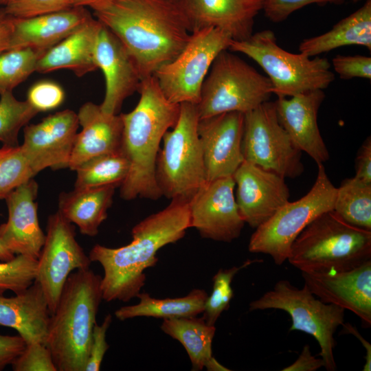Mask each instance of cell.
<instances>
[{
	"label": "cell",
	"instance_id": "20",
	"mask_svg": "<svg viewBox=\"0 0 371 371\" xmlns=\"http://www.w3.org/2000/svg\"><path fill=\"white\" fill-rule=\"evenodd\" d=\"M95 58L106 82L100 107L104 113L118 114L124 100L138 91L142 80L139 69L124 44L103 25L98 35Z\"/></svg>",
	"mask_w": 371,
	"mask_h": 371
},
{
	"label": "cell",
	"instance_id": "18",
	"mask_svg": "<svg viewBox=\"0 0 371 371\" xmlns=\"http://www.w3.org/2000/svg\"><path fill=\"white\" fill-rule=\"evenodd\" d=\"M243 125L244 113L240 112L199 119L197 130L207 181L233 176L244 161L241 148Z\"/></svg>",
	"mask_w": 371,
	"mask_h": 371
},
{
	"label": "cell",
	"instance_id": "39",
	"mask_svg": "<svg viewBox=\"0 0 371 371\" xmlns=\"http://www.w3.org/2000/svg\"><path fill=\"white\" fill-rule=\"evenodd\" d=\"M72 7L71 0H10L3 6L14 18H30Z\"/></svg>",
	"mask_w": 371,
	"mask_h": 371
},
{
	"label": "cell",
	"instance_id": "37",
	"mask_svg": "<svg viewBox=\"0 0 371 371\" xmlns=\"http://www.w3.org/2000/svg\"><path fill=\"white\" fill-rule=\"evenodd\" d=\"M38 259L16 255L8 261H0V295L7 291L19 293L35 280Z\"/></svg>",
	"mask_w": 371,
	"mask_h": 371
},
{
	"label": "cell",
	"instance_id": "12",
	"mask_svg": "<svg viewBox=\"0 0 371 371\" xmlns=\"http://www.w3.org/2000/svg\"><path fill=\"white\" fill-rule=\"evenodd\" d=\"M241 148L244 161L284 179L300 177L304 170L302 152L280 124L275 102L244 113Z\"/></svg>",
	"mask_w": 371,
	"mask_h": 371
},
{
	"label": "cell",
	"instance_id": "5",
	"mask_svg": "<svg viewBox=\"0 0 371 371\" xmlns=\"http://www.w3.org/2000/svg\"><path fill=\"white\" fill-rule=\"evenodd\" d=\"M371 260V231L352 225L333 210L311 222L293 243L287 260L301 271H341Z\"/></svg>",
	"mask_w": 371,
	"mask_h": 371
},
{
	"label": "cell",
	"instance_id": "14",
	"mask_svg": "<svg viewBox=\"0 0 371 371\" xmlns=\"http://www.w3.org/2000/svg\"><path fill=\"white\" fill-rule=\"evenodd\" d=\"M234 188L232 176L207 181L189 200L190 227L201 237L230 243L240 236L245 223Z\"/></svg>",
	"mask_w": 371,
	"mask_h": 371
},
{
	"label": "cell",
	"instance_id": "3",
	"mask_svg": "<svg viewBox=\"0 0 371 371\" xmlns=\"http://www.w3.org/2000/svg\"><path fill=\"white\" fill-rule=\"evenodd\" d=\"M138 91L140 98L134 109L120 114L121 150L129 162L120 196L124 200L137 197L157 200L162 196L155 177L159 146L164 133L175 125L180 104L165 97L153 75L142 80Z\"/></svg>",
	"mask_w": 371,
	"mask_h": 371
},
{
	"label": "cell",
	"instance_id": "51",
	"mask_svg": "<svg viewBox=\"0 0 371 371\" xmlns=\"http://www.w3.org/2000/svg\"><path fill=\"white\" fill-rule=\"evenodd\" d=\"M10 0H0V5L5 6Z\"/></svg>",
	"mask_w": 371,
	"mask_h": 371
},
{
	"label": "cell",
	"instance_id": "15",
	"mask_svg": "<svg viewBox=\"0 0 371 371\" xmlns=\"http://www.w3.org/2000/svg\"><path fill=\"white\" fill-rule=\"evenodd\" d=\"M78 125L77 113L65 109L24 126L20 146L34 176L47 168H68Z\"/></svg>",
	"mask_w": 371,
	"mask_h": 371
},
{
	"label": "cell",
	"instance_id": "40",
	"mask_svg": "<svg viewBox=\"0 0 371 371\" xmlns=\"http://www.w3.org/2000/svg\"><path fill=\"white\" fill-rule=\"evenodd\" d=\"M65 99L63 88L51 80H42L33 85L28 90L27 101L38 113L56 109Z\"/></svg>",
	"mask_w": 371,
	"mask_h": 371
},
{
	"label": "cell",
	"instance_id": "6",
	"mask_svg": "<svg viewBox=\"0 0 371 371\" xmlns=\"http://www.w3.org/2000/svg\"><path fill=\"white\" fill-rule=\"evenodd\" d=\"M228 50L244 54L256 62L267 74L272 93L278 97L324 90L335 79L326 58H311L300 52L293 54L283 49L270 30L252 34L244 41L232 40Z\"/></svg>",
	"mask_w": 371,
	"mask_h": 371
},
{
	"label": "cell",
	"instance_id": "1",
	"mask_svg": "<svg viewBox=\"0 0 371 371\" xmlns=\"http://www.w3.org/2000/svg\"><path fill=\"white\" fill-rule=\"evenodd\" d=\"M89 7L124 44L142 79L172 60L191 35L177 5L167 0H103Z\"/></svg>",
	"mask_w": 371,
	"mask_h": 371
},
{
	"label": "cell",
	"instance_id": "52",
	"mask_svg": "<svg viewBox=\"0 0 371 371\" xmlns=\"http://www.w3.org/2000/svg\"><path fill=\"white\" fill-rule=\"evenodd\" d=\"M167 1L177 4V2L178 0H167Z\"/></svg>",
	"mask_w": 371,
	"mask_h": 371
},
{
	"label": "cell",
	"instance_id": "34",
	"mask_svg": "<svg viewBox=\"0 0 371 371\" xmlns=\"http://www.w3.org/2000/svg\"><path fill=\"white\" fill-rule=\"evenodd\" d=\"M38 113L27 100H18L12 91L0 94V142L3 146H19L21 128Z\"/></svg>",
	"mask_w": 371,
	"mask_h": 371
},
{
	"label": "cell",
	"instance_id": "27",
	"mask_svg": "<svg viewBox=\"0 0 371 371\" xmlns=\"http://www.w3.org/2000/svg\"><path fill=\"white\" fill-rule=\"evenodd\" d=\"M115 188L105 186L62 192L58 211L69 222L77 225L81 234L93 237L107 218Z\"/></svg>",
	"mask_w": 371,
	"mask_h": 371
},
{
	"label": "cell",
	"instance_id": "4",
	"mask_svg": "<svg viewBox=\"0 0 371 371\" xmlns=\"http://www.w3.org/2000/svg\"><path fill=\"white\" fill-rule=\"evenodd\" d=\"M102 277L90 268L68 277L51 315L45 345L57 371H85L93 329L102 299Z\"/></svg>",
	"mask_w": 371,
	"mask_h": 371
},
{
	"label": "cell",
	"instance_id": "19",
	"mask_svg": "<svg viewBox=\"0 0 371 371\" xmlns=\"http://www.w3.org/2000/svg\"><path fill=\"white\" fill-rule=\"evenodd\" d=\"M264 0H178L177 5L192 33L214 27L233 41L247 39L253 34L255 17Z\"/></svg>",
	"mask_w": 371,
	"mask_h": 371
},
{
	"label": "cell",
	"instance_id": "41",
	"mask_svg": "<svg viewBox=\"0 0 371 371\" xmlns=\"http://www.w3.org/2000/svg\"><path fill=\"white\" fill-rule=\"evenodd\" d=\"M332 64L341 79H371V58L369 56L337 55L333 58Z\"/></svg>",
	"mask_w": 371,
	"mask_h": 371
},
{
	"label": "cell",
	"instance_id": "22",
	"mask_svg": "<svg viewBox=\"0 0 371 371\" xmlns=\"http://www.w3.org/2000/svg\"><path fill=\"white\" fill-rule=\"evenodd\" d=\"M325 98L322 89L286 97L275 101L278 120L293 144L317 164L329 159V152L321 135L317 115Z\"/></svg>",
	"mask_w": 371,
	"mask_h": 371
},
{
	"label": "cell",
	"instance_id": "9",
	"mask_svg": "<svg viewBox=\"0 0 371 371\" xmlns=\"http://www.w3.org/2000/svg\"><path fill=\"white\" fill-rule=\"evenodd\" d=\"M317 168L315 181L306 194L286 202L256 228L248 245L250 252L267 254L276 265H282L302 231L320 214L333 210L337 188L328 178L324 164H317Z\"/></svg>",
	"mask_w": 371,
	"mask_h": 371
},
{
	"label": "cell",
	"instance_id": "25",
	"mask_svg": "<svg viewBox=\"0 0 371 371\" xmlns=\"http://www.w3.org/2000/svg\"><path fill=\"white\" fill-rule=\"evenodd\" d=\"M14 296L0 295V326L18 332L26 344H45L51 316L40 284L34 282Z\"/></svg>",
	"mask_w": 371,
	"mask_h": 371
},
{
	"label": "cell",
	"instance_id": "44",
	"mask_svg": "<svg viewBox=\"0 0 371 371\" xmlns=\"http://www.w3.org/2000/svg\"><path fill=\"white\" fill-rule=\"evenodd\" d=\"M25 346L26 343L19 335H0V371L11 365Z\"/></svg>",
	"mask_w": 371,
	"mask_h": 371
},
{
	"label": "cell",
	"instance_id": "43",
	"mask_svg": "<svg viewBox=\"0 0 371 371\" xmlns=\"http://www.w3.org/2000/svg\"><path fill=\"white\" fill-rule=\"evenodd\" d=\"M111 322V315L108 314L105 316L101 324L99 325L97 323L95 324L85 371L100 370L104 356L109 348L106 337V332Z\"/></svg>",
	"mask_w": 371,
	"mask_h": 371
},
{
	"label": "cell",
	"instance_id": "53",
	"mask_svg": "<svg viewBox=\"0 0 371 371\" xmlns=\"http://www.w3.org/2000/svg\"><path fill=\"white\" fill-rule=\"evenodd\" d=\"M350 1H353V2H357V1H360V0H350Z\"/></svg>",
	"mask_w": 371,
	"mask_h": 371
},
{
	"label": "cell",
	"instance_id": "31",
	"mask_svg": "<svg viewBox=\"0 0 371 371\" xmlns=\"http://www.w3.org/2000/svg\"><path fill=\"white\" fill-rule=\"evenodd\" d=\"M333 211L348 223L371 231V183L355 177L342 181Z\"/></svg>",
	"mask_w": 371,
	"mask_h": 371
},
{
	"label": "cell",
	"instance_id": "30",
	"mask_svg": "<svg viewBox=\"0 0 371 371\" xmlns=\"http://www.w3.org/2000/svg\"><path fill=\"white\" fill-rule=\"evenodd\" d=\"M208 295L203 289H195L187 295L157 299L148 293L140 292L137 304L122 306L115 312L117 319L124 321L137 317H153L168 319L179 317H194L204 311Z\"/></svg>",
	"mask_w": 371,
	"mask_h": 371
},
{
	"label": "cell",
	"instance_id": "48",
	"mask_svg": "<svg viewBox=\"0 0 371 371\" xmlns=\"http://www.w3.org/2000/svg\"><path fill=\"white\" fill-rule=\"evenodd\" d=\"M344 329L346 332L349 334L354 335L357 339L360 341L362 346L364 347L366 354V363L363 367V371H370L371 370V345L370 344L364 339L361 333L357 330V328L351 325L350 323L343 324Z\"/></svg>",
	"mask_w": 371,
	"mask_h": 371
},
{
	"label": "cell",
	"instance_id": "26",
	"mask_svg": "<svg viewBox=\"0 0 371 371\" xmlns=\"http://www.w3.org/2000/svg\"><path fill=\"white\" fill-rule=\"evenodd\" d=\"M102 24L90 18L77 30L47 50L38 60L36 71L67 69L78 77L98 69L95 49Z\"/></svg>",
	"mask_w": 371,
	"mask_h": 371
},
{
	"label": "cell",
	"instance_id": "38",
	"mask_svg": "<svg viewBox=\"0 0 371 371\" xmlns=\"http://www.w3.org/2000/svg\"><path fill=\"white\" fill-rule=\"evenodd\" d=\"M14 371H57L52 354L45 344H26L11 364Z\"/></svg>",
	"mask_w": 371,
	"mask_h": 371
},
{
	"label": "cell",
	"instance_id": "47",
	"mask_svg": "<svg viewBox=\"0 0 371 371\" xmlns=\"http://www.w3.org/2000/svg\"><path fill=\"white\" fill-rule=\"evenodd\" d=\"M14 27V17L0 8V53L8 49Z\"/></svg>",
	"mask_w": 371,
	"mask_h": 371
},
{
	"label": "cell",
	"instance_id": "21",
	"mask_svg": "<svg viewBox=\"0 0 371 371\" xmlns=\"http://www.w3.org/2000/svg\"><path fill=\"white\" fill-rule=\"evenodd\" d=\"M38 184L32 178L17 187L5 199L8 220L0 225V240L14 255H26L38 259L45 234L38 223Z\"/></svg>",
	"mask_w": 371,
	"mask_h": 371
},
{
	"label": "cell",
	"instance_id": "32",
	"mask_svg": "<svg viewBox=\"0 0 371 371\" xmlns=\"http://www.w3.org/2000/svg\"><path fill=\"white\" fill-rule=\"evenodd\" d=\"M74 188L113 186L120 187L129 171V162L122 150L92 157L76 170Z\"/></svg>",
	"mask_w": 371,
	"mask_h": 371
},
{
	"label": "cell",
	"instance_id": "7",
	"mask_svg": "<svg viewBox=\"0 0 371 371\" xmlns=\"http://www.w3.org/2000/svg\"><path fill=\"white\" fill-rule=\"evenodd\" d=\"M199 120L196 105L181 103L175 125L163 136L155 177L162 196L167 199L190 200L207 181Z\"/></svg>",
	"mask_w": 371,
	"mask_h": 371
},
{
	"label": "cell",
	"instance_id": "45",
	"mask_svg": "<svg viewBox=\"0 0 371 371\" xmlns=\"http://www.w3.org/2000/svg\"><path fill=\"white\" fill-rule=\"evenodd\" d=\"M355 177L371 183V137H368L359 148L355 158Z\"/></svg>",
	"mask_w": 371,
	"mask_h": 371
},
{
	"label": "cell",
	"instance_id": "46",
	"mask_svg": "<svg viewBox=\"0 0 371 371\" xmlns=\"http://www.w3.org/2000/svg\"><path fill=\"white\" fill-rule=\"evenodd\" d=\"M324 366L323 359L314 357L309 345H305L296 361L282 371H315Z\"/></svg>",
	"mask_w": 371,
	"mask_h": 371
},
{
	"label": "cell",
	"instance_id": "24",
	"mask_svg": "<svg viewBox=\"0 0 371 371\" xmlns=\"http://www.w3.org/2000/svg\"><path fill=\"white\" fill-rule=\"evenodd\" d=\"M91 17L84 6H72L30 18L14 17L8 50L30 47L46 52Z\"/></svg>",
	"mask_w": 371,
	"mask_h": 371
},
{
	"label": "cell",
	"instance_id": "2",
	"mask_svg": "<svg viewBox=\"0 0 371 371\" xmlns=\"http://www.w3.org/2000/svg\"><path fill=\"white\" fill-rule=\"evenodd\" d=\"M190 228L189 200L174 199L162 210L150 214L132 229V241L117 248L99 244L89 257L102 267V299L128 302L140 293L146 282L144 271L158 262L163 247L181 239Z\"/></svg>",
	"mask_w": 371,
	"mask_h": 371
},
{
	"label": "cell",
	"instance_id": "13",
	"mask_svg": "<svg viewBox=\"0 0 371 371\" xmlns=\"http://www.w3.org/2000/svg\"><path fill=\"white\" fill-rule=\"evenodd\" d=\"M46 231L35 281L43 291L52 315L69 276L74 270L89 269L92 262L76 240L73 224L58 211L48 217Z\"/></svg>",
	"mask_w": 371,
	"mask_h": 371
},
{
	"label": "cell",
	"instance_id": "11",
	"mask_svg": "<svg viewBox=\"0 0 371 371\" xmlns=\"http://www.w3.org/2000/svg\"><path fill=\"white\" fill-rule=\"evenodd\" d=\"M232 41L227 33L214 27L192 32L181 52L153 74L165 97L175 104H197L214 60L228 49Z\"/></svg>",
	"mask_w": 371,
	"mask_h": 371
},
{
	"label": "cell",
	"instance_id": "16",
	"mask_svg": "<svg viewBox=\"0 0 371 371\" xmlns=\"http://www.w3.org/2000/svg\"><path fill=\"white\" fill-rule=\"evenodd\" d=\"M304 284L317 298L348 310L371 326V260L349 270L301 271Z\"/></svg>",
	"mask_w": 371,
	"mask_h": 371
},
{
	"label": "cell",
	"instance_id": "10",
	"mask_svg": "<svg viewBox=\"0 0 371 371\" xmlns=\"http://www.w3.org/2000/svg\"><path fill=\"white\" fill-rule=\"evenodd\" d=\"M269 308L286 312L292 320L289 330L302 331L313 337L320 347L319 356L324 368L328 371L337 370L334 335L344 323L346 310L322 302L305 284L298 289L287 280L278 281L271 290L251 302L249 307L251 311Z\"/></svg>",
	"mask_w": 371,
	"mask_h": 371
},
{
	"label": "cell",
	"instance_id": "23",
	"mask_svg": "<svg viewBox=\"0 0 371 371\" xmlns=\"http://www.w3.org/2000/svg\"><path fill=\"white\" fill-rule=\"evenodd\" d=\"M80 133H77L68 168L75 170L88 159L121 150L123 122L120 114L104 113L100 105L88 102L77 113Z\"/></svg>",
	"mask_w": 371,
	"mask_h": 371
},
{
	"label": "cell",
	"instance_id": "49",
	"mask_svg": "<svg viewBox=\"0 0 371 371\" xmlns=\"http://www.w3.org/2000/svg\"><path fill=\"white\" fill-rule=\"evenodd\" d=\"M14 254L11 253L0 240V261H8L14 257Z\"/></svg>",
	"mask_w": 371,
	"mask_h": 371
},
{
	"label": "cell",
	"instance_id": "42",
	"mask_svg": "<svg viewBox=\"0 0 371 371\" xmlns=\"http://www.w3.org/2000/svg\"><path fill=\"white\" fill-rule=\"evenodd\" d=\"M346 0H264L262 10L273 22L286 19L295 11L313 3H342Z\"/></svg>",
	"mask_w": 371,
	"mask_h": 371
},
{
	"label": "cell",
	"instance_id": "29",
	"mask_svg": "<svg viewBox=\"0 0 371 371\" xmlns=\"http://www.w3.org/2000/svg\"><path fill=\"white\" fill-rule=\"evenodd\" d=\"M361 45L371 49V0L336 23L328 32L303 40L300 53L313 57L347 45Z\"/></svg>",
	"mask_w": 371,
	"mask_h": 371
},
{
	"label": "cell",
	"instance_id": "50",
	"mask_svg": "<svg viewBox=\"0 0 371 371\" xmlns=\"http://www.w3.org/2000/svg\"><path fill=\"white\" fill-rule=\"evenodd\" d=\"M103 0H71L72 6H89L91 4Z\"/></svg>",
	"mask_w": 371,
	"mask_h": 371
},
{
	"label": "cell",
	"instance_id": "35",
	"mask_svg": "<svg viewBox=\"0 0 371 371\" xmlns=\"http://www.w3.org/2000/svg\"><path fill=\"white\" fill-rule=\"evenodd\" d=\"M259 262H262V260H247L239 267L234 266L229 269H220L216 272L212 278V293L206 299L203 312V317L207 324L214 326L221 313L229 308L234 295L232 282L237 273L250 265Z\"/></svg>",
	"mask_w": 371,
	"mask_h": 371
},
{
	"label": "cell",
	"instance_id": "36",
	"mask_svg": "<svg viewBox=\"0 0 371 371\" xmlns=\"http://www.w3.org/2000/svg\"><path fill=\"white\" fill-rule=\"evenodd\" d=\"M33 177L20 145L0 148V200Z\"/></svg>",
	"mask_w": 371,
	"mask_h": 371
},
{
	"label": "cell",
	"instance_id": "33",
	"mask_svg": "<svg viewBox=\"0 0 371 371\" xmlns=\"http://www.w3.org/2000/svg\"><path fill=\"white\" fill-rule=\"evenodd\" d=\"M45 53L30 47L0 53V94L12 91L36 71L37 62Z\"/></svg>",
	"mask_w": 371,
	"mask_h": 371
},
{
	"label": "cell",
	"instance_id": "28",
	"mask_svg": "<svg viewBox=\"0 0 371 371\" xmlns=\"http://www.w3.org/2000/svg\"><path fill=\"white\" fill-rule=\"evenodd\" d=\"M161 329L182 344L190 359L192 370H201L204 368L210 371L229 370L212 356L216 328L207 324L203 317L163 319Z\"/></svg>",
	"mask_w": 371,
	"mask_h": 371
},
{
	"label": "cell",
	"instance_id": "8",
	"mask_svg": "<svg viewBox=\"0 0 371 371\" xmlns=\"http://www.w3.org/2000/svg\"><path fill=\"white\" fill-rule=\"evenodd\" d=\"M272 93L267 76L225 49L214 60L196 105L199 119L227 112L245 113L268 101Z\"/></svg>",
	"mask_w": 371,
	"mask_h": 371
},
{
	"label": "cell",
	"instance_id": "17",
	"mask_svg": "<svg viewBox=\"0 0 371 371\" xmlns=\"http://www.w3.org/2000/svg\"><path fill=\"white\" fill-rule=\"evenodd\" d=\"M236 202L245 223L256 228L289 201L285 179L243 161L233 175Z\"/></svg>",
	"mask_w": 371,
	"mask_h": 371
}]
</instances>
